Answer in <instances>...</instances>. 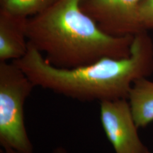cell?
Returning <instances> with one entry per match:
<instances>
[{"instance_id": "7a4b0ae2", "label": "cell", "mask_w": 153, "mask_h": 153, "mask_svg": "<svg viewBox=\"0 0 153 153\" xmlns=\"http://www.w3.org/2000/svg\"><path fill=\"white\" fill-rule=\"evenodd\" d=\"M81 0H60L41 14L28 18L29 44L48 62L59 68L87 65L104 57L131 55L134 36L106 33L80 7Z\"/></svg>"}, {"instance_id": "52a82bcc", "label": "cell", "mask_w": 153, "mask_h": 153, "mask_svg": "<svg viewBox=\"0 0 153 153\" xmlns=\"http://www.w3.org/2000/svg\"><path fill=\"white\" fill-rule=\"evenodd\" d=\"M133 119L138 128L153 122V81L148 77L135 80L128 97Z\"/></svg>"}, {"instance_id": "8fae6325", "label": "cell", "mask_w": 153, "mask_h": 153, "mask_svg": "<svg viewBox=\"0 0 153 153\" xmlns=\"http://www.w3.org/2000/svg\"><path fill=\"white\" fill-rule=\"evenodd\" d=\"M3 153H20L17 151L12 150V149H6V150H4Z\"/></svg>"}, {"instance_id": "9c48e42d", "label": "cell", "mask_w": 153, "mask_h": 153, "mask_svg": "<svg viewBox=\"0 0 153 153\" xmlns=\"http://www.w3.org/2000/svg\"><path fill=\"white\" fill-rule=\"evenodd\" d=\"M138 18L143 30L153 29V0H141L138 7Z\"/></svg>"}, {"instance_id": "6da1fadb", "label": "cell", "mask_w": 153, "mask_h": 153, "mask_svg": "<svg viewBox=\"0 0 153 153\" xmlns=\"http://www.w3.org/2000/svg\"><path fill=\"white\" fill-rule=\"evenodd\" d=\"M35 87L81 102L127 99L135 80L153 73V41L148 31L134 35L131 55L104 57L97 62L65 69L53 66L28 43L26 54L13 61Z\"/></svg>"}, {"instance_id": "ba28073f", "label": "cell", "mask_w": 153, "mask_h": 153, "mask_svg": "<svg viewBox=\"0 0 153 153\" xmlns=\"http://www.w3.org/2000/svg\"><path fill=\"white\" fill-rule=\"evenodd\" d=\"M60 0H0V9L15 16L30 18L41 14Z\"/></svg>"}, {"instance_id": "8992f818", "label": "cell", "mask_w": 153, "mask_h": 153, "mask_svg": "<svg viewBox=\"0 0 153 153\" xmlns=\"http://www.w3.org/2000/svg\"><path fill=\"white\" fill-rule=\"evenodd\" d=\"M27 19L0 9V62L18 60L26 54Z\"/></svg>"}, {"instance_id": "30bf717a", "label": "cell", "mask_w": 153, "mask_h": 153, "mask_svg": "<svg viewBox=\"0 0 153 153\" xmlns=\"http://www.w3.org/2000/svg\"><path fill=\"white\" fill-rule=\"evenodd\" d=\"M52 153H68V152H67L66 149L63 147H57L53 150Z\"/></svg>"}, {"instance_id": "5b68a950", "label": "cell", "mask_w": 153, "mask_h": 153, "mask_svg": "<svg viewBox=\"0 0 153 153\" xmlns=\"http://www.w3.org/2000/svg\"><path fill=\"white\" fill-rule=\"evenodd\" d=\"M141 0H81L80 7L106 33L134 36L144 31L138 18Z\"/></svg>"}, {"instance_id": "3957f363", "label": "cell", "mask_w": 153, "mask_h": 153, "mask_svg": "<svg viewBox=\"0 0 153 153\" xmlns=\"http://www.w3.org/2000/svg\"><path fill=\"white\" fill-rule=\"evenodd\" d=\"M35 85L14 62H0V145L33 153L26 129L24 106Z\"/></svg>"}, {"instance_id": "277c9868", "label": "cell", "mask_w": 153, "mask_h": 153, "mask_svg": "<svg viewBox=\"0 0 153 153\" xmlns=\"http://www.w3.org/2000/svg\"><path fill=\"white\" fill-rule=\"evenodd\" d=\"M99 119L115 153H152L139 136L128 99L99 103Z\"/></svg>"}]
</instances>
